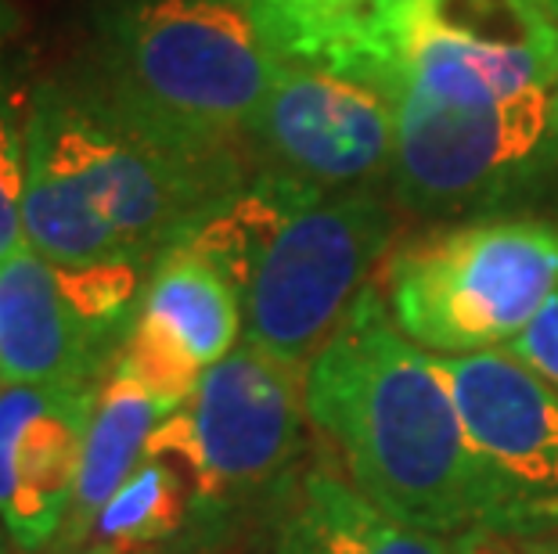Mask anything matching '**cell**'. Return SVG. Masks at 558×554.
<instances>
[{
    "label": "cell",
    "instance_id": "16",
    "mask_svg": "<svg viewBox=\"0 0 558 554\" xmlns=\"http://www.w3.org/2000/svg\"><path fill=\"white\" fill-rule=\"evenodd\" d=\"M375 0H253L275 58L331 62L357 37Z\"/></svg>",
    "mask_w": 558,
    "mask_h": 554
},
{
    "label": "cell",
    "instance_id": "5",
    "mask_svg": "<svg viewBox=\"0 0 558 554\" xmlns=\"http://www.w3.org/2000/svg\"><path fill=\"white\" fill-rule=\"evenodd\" d=\"M26 148L51 162L148 270L256 173L162 145L69 73L33 87Z\"/></svg>",
    "mask_w": 558,
    "mask_h": 554
},
{
    "label": "cell",
    "instance_id": "1",
    "mask_svg": "<svg viewBox=\"0 0 558 554\" xmlns=\"http://www.w3.org/2000/svg\"><path fill=\"white\" fill-rule=\"evenodd\" d=\"M325 65L393 90L389 187L414 213H483L555 162L558 22L533 0H375Z\"/></svg>",
    "mask_w": 558,
    "mask_h": 554
},
{
    "label": "cell",
    "instance_id": "9",
    "mask_svg": "<svg viewBox=\"0 0 558 554\" xmlns=\"http://www.w3.org/2000/svg\"><path fill=\"white\" fill-rule=\"evenodd\" d=\"M248 145L256 167L320 192H378L383 181H393V90L353 69L275 58V79Z\"/></svg>",
    "mask_w": 558,
    "mask_h": 554
},
{
    "label": "cell",
    "instance_id": "22",
    "mask_svg": "<svg viewBox=\"0 0 558 554\" xmlns=\"http://www.w3.org/2000/svg\"><path fill=\"white\" fill-rule=\"evenodd\" d=\"M270 554H306V551L295 544L289 533H278V544H275V551H270Z\"/></svg>",
    "mask_w": 558,
    "mask_h": 554
},
{
    "label": "cell",
    "instance_id": "21",
    "mask_svg": "<svg viewBox=\"0 0 558 554\" xmlns=\"http://www.w3.org/2000/svg\"><path fill=\"white\" fill-rule=\"evenodd\" d=\"M19 22H22V15H19L15 0H0V47L19 33Z\"/></svg>",
    "mask_w": 558,
    "mask_h": 554
},
{
    "label": "cell",
    "instance_id": "8",
    "mask_svg": "<svg viewBox=\"0 0 558 554\" xmlns=\"http://www.w3.org/2000/svg\"><path fill=\"white\" fill-rule=\"evenodd\" d=\"M148 270L54 267L22 245L0 263V382L101 385L134 324Z\"/></svg>",
    "mask_w": 558,
    "mask_h": 554
},
{
    "label": "cell",
    "instance_id": "25",
    "mask_svg": "<svg viewBox=\"0 0 558 554\" xmlns=\"http://www.w3.org/2000/svg\"><path fill=\"white\" fill-rule=\"evenodd\" d=\"M551 123H555V134H558V87H555V98H551Z\"/></svg>",
    "mask_w": 558,
    "mask_h": 554
},
{
    "label": "cell",
    "instance_id": "6",
    "mask_svg": "<svg viewBox=\"0 0 558 554\" xmlns=\"http://www.w3.org/2000/svg\"><path fill=\"white\" fill-rule=\"evenodd\" d=\"M558 292V223L480 217L403 242L386 263V310L433 357L505 349Z\"/></svg>",
    "mask_w": 558,
    "mask_h": 554
},
{
    "label": "cell",
    "instance_id": "10",
    "mask_svg": "<svg viewBox=\"0 0 558 554\" xmlns=\"http://www.w3.org/2000/svg\"><path fill=\"white\" fill-rule=\"evenodd\" d=\"M497 533L558 522V393L508 349L439 357Z\"/></svg>",
    "mask_w": 558,
    "mask_h": 554
},
{
    "label": "cell",
    "instance_id": "11",
    "mask_svg": "<svg viewBox=\"0 0 558 554\" xmlns=\"http://www.w3.org/2000/svg\"><path fill=\"white\" fill-rule=\"evenodd\" d=\"M239 338L242 306L231 281L192 245H173L148 270L112 368L145 385L173 415L195 393L202 371L242 346Z\"/></svg>",
    "mask_w": 558,
    "mask_h": 554
},
{
    "label": "cell",
    "instance_id": "27",
    "mask_svg": "<svg viewBox=\"0 0 558 554\" xmlns=\"http://www.w3.org/2000/svg\"><path fill=\"white\" fill-rule=\"evenodd\" d=\"M512 554H522V551H519V544H512Z\"/></svg>",
    "mask_w": 558,
    "mask_h": 554
},
{
    "label": "cell",
    "instance_id": "20",
    "mask_svg": "<svg viewBox=\"0 0 558 554\" xmlns=\"http://www.w3.org/2000/svg\"><path fill=\"white\" fill-rule=\"evenodd\" d=\"M44 554H184L177 547H145V551H120V547H101V544H80V547H47Z\"/></svg>",
    "mask_w": 558,
    "mask_h": 554
},
{
    "label": "cell",
    "instance_id": "24",
    "mask_svg": "<svg viewBox=\"0 0 558 554\" xmlns=\"http://www.w3.org/2000/svg\"><path fill=\"white\" fill-rule=\"evenodd\" d=\"M533 4H541L544 11H548V15L558 22V0H533Z\"/></svg>",
    "mask_w": 558,
    "mask_h": 554
},
{
    "label": "cell",
    "instance_id": "17",
    "mask_svg": "<svg viewBox=\"0 0 558 554\" xmlns=\"http://www.w3.org/2000/svg\"><path fill=\"white\" fill-rule=\"evenodd\" d=\"M22 198H26V112L0 87V263L26 245Z\"/></svg>",
    "mask_w": 558,
    "mask_h": 554
},
{
    "label": "cell",
    "instance_id": "13",
    "mask_svg": "<svg viewBox=\"0 0 558 554\" xmlns=\"http://www.w3.org/2000/svg\"><path fill=\"white\" fill-rule=\"evenodd\" d=\"M162 418H170V410L145 385H137L120 368H109L90 407L73 504H69L65 526L51 547L87 544L94 518L145 457V446L151 432L162 426Z\"/></svg>",
    "mask_w": 558,
    "mask_h": 554
},
{
    "label": "cell",
    "instance_id": "7",
    "mask_svg": "<svg viewBox=\"0 0 558 554\" xmlns=\"http://www.w3.org/2000/svg\"><path fill=\"white\" fill-rule=\"evenodd\" d=\"M306 371H295L253 346H234L202 371L181 410L162 418L145 454L184 471L195 501V526L213 529L245 501L295 490L306 443Z\"/></svg>",
    "mask_w": 558,
    "mask_h": 554
},
{
    "label": "cell",
    "instance_id": "14",
    "mask_svg": "<svg viewBox=\"0 0 558 554\" xmlns=\"http://www.w3.org/2000/svg\"><path fill=\"white\" fill-rule=\"evenodd\" d=\"M281 533L306 554H454V537L400 522L328 465L300 471Z\"/></svg>",
    "mask_w": 558,
    "mask_h": 554
},
{
    "label": "cell",
    "instance_id": "19",
    "mask_svg": "<svg viewBox=\"0 0 558 554\" xmlns=\"http://www.w3.org/2000/svg\"><path fill=\"white\" fill-rule=\"evenodd\" d=\"M454 554H512V544L497 529H469L454 537Z\"/></svg>",
    "mask_w": 558,
    "mask_h": 554
},
{
    "label": "cell",
    "instance_id": "23",
    "mask_svg": "<svg viewBox=\"0 0 558 554\" xmlns=\"http://www.w3.org/2000/svg\"><path fill=\"white\" fill-rule=\"evenodd\" d=\"M522 554H558V547H541V544H519Z\"/></svg>",
    "mask_w": 558,
    "mask_h": 554
},
{
    "label": "cell",
    "instance_id": "2",
    "mask_svg": "<svg viewBox=\"0 0 558 554\" xmlns=\"http://www.w3.org/2000/svg\"><path fill=\"white\" fill-rule=\"evenodd\" d=\"M303 399L339 471L383 512L439 537L494 526L444 364L393 324L378 285L306 368Z\"/></svg>",
    "mask_w": 558,
    "mask_h": 554
},
{
    "label": "cell",
    "instance_id": "26",
    "mask_svg": "<svg viewBox=\"0 0 558 554\" xmlns=\"http://www.w3.org/2000/svg\"><path fill=\"white\" fill-rule=\"evenodd\" d=\"M11 547H15V544H8V533L0 529V554H11Z\"/></svg>",
    "mask_w": 558,
    "mask_h": 554
},
{
    "label": "cell",
    "instance_id": "4",
    "mask_svg": "<svg viewBox=\"0 0 558 554\" xmlns=\"http://www.w3.org/2000/svg\"><path fill=\"white\" fill-rule=\"evenodd\" d=\"M69 76L195 159H253L275 54L253 0H90L87 51Z\"/></svg>",
    "mask_w": 558,
    "mask_h": 554
},
{
    "label": "cell",
    "instance_id": "3",
    "mask_svg": "<svg viewBox=\"0 0 558 554\" xmlns=\"http://www.w3.org/2000/svg\"><path fill=\"white\" fill-rule=\"evenodd\" d=\"M397 234L383 192H320L256 167L192 231V245L231 281L242 342L306 371L372 285Z\"/></svg>",
    "mask_w": 558,
    "mask_h": 554
},
{
    "label": "cell",
    "instance_id": "15",
    "mask_svg": "<svg viewBox=\"0 0 558 554\" xmlns=\"http://www.w3.org/2000/svg\"><path fill=\"white\" fill-rule=\"evenodd\" d=\"M195 526V501L184 471L159 454H145L90 526L87 544L145 551L170 547Z\"/></svg>",
    "mask_w": 558,
    "mask_h": 554
},
{
    "label": "cell",
    "instance_id": "18",
    "mask_svg": "<svg viewBox=\"0 0 558 554\" xmlns=\"http://www.w3.org/2000/svg\"><path fill=\"white\" fill-rule=\"evenodd\" d=\"M505 349L526 364L530 371H537L558 393V292Z\"/></svg>",
    "mask_w": 558,
    "mask_h": 554
},
{
    "label": "cell",
    "instance_id": "12",
    "mask_svg": "<svg viewBox=\"0 0 558 554\" xmlns=\"http://www.w3.org/2000/svg\"><path fill=\"white\" fill-rule=\"evenodd\" d=\"M98 385L0 382V529L44 554L65 526Z\"/></svg>",
    "mask_w": 558,
    "mask_h": 554
}]
</instances>
